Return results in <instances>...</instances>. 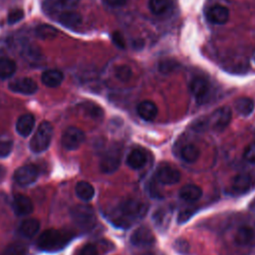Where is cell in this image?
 I'll return each mask as SVG.
<instances>
[{
    "mask_svg": "<svg viewBox=\"0 0 255 255\" xmlns=\"http://www.w3.org/2000/svg\"><path fill=\"white\" fill-rule=\"evenodd\" d=\"M70 240L71 235L69 233L56 229H48L40 235L37 245L44 251H58L66 246Z\"/></svg>",
    "mask_w": 255,
    "mask_h": 255,
    "instance_id": "obj_1",
    "label": "cell"
},
{
    "mask_svg": "<svg viewBox=\"0 0 255 255\" xmlns=\"http://www.w3.org/2000/svg\"><path fill=\"white\" fill-rule=\"evenodd\" d=\"M119 210L121 217L117 220V222L126 223L128 219L135 220L142 218L147 211V205L138 199L129 198L121 202Z\"/></svg>",
    "mask_w": 255,
    "mask_h": 255,
    "instance_id": "obj_2",
    "label": "cell"
},
{
    "mask_svg": "<svg viewBox=\"0 0 255 255\" xmlns=\"http://www.w3.org/2000/svg\"><path fill=\"white\" fill-rule=\"evenodd\" d=\"M53 131L54 129L51 123L46 121L42 122L30 141L31 150L36 153L45 151L51 143Z\"/></svg>",
    "mask_w": 255,
    "mask_h": 255,
    "instance_id": "obj_3",
    "label": "cell"
},
{
    "mask_svg": "<svg viewBox=\"0 0 255 255\" xmlns=\"http://www.w3.org/2000/svg\"><path fill=\"white\" fill-rule=\"evenodd\" d=\"M71 217L80 228L89 230L96 224V213L92 206L87 204H78L71 209Z\"/></svg>",
    "mask_w": 255,
    "mask_h": 255,
    "instance_id": "obj_4",
    "label": "cell"
},
{
    "mask_svg": "<svg viewBox=\"0 0 255 255\" xmlns=\"http://www.w3.org/2000/svg\"><path fill=\"white\" fill-rule=\"evenodd\" d=\"M85 132L76 127H69L65 129L62 135V144L68 150L79 148L85 141Z\"/></svg>",
    "mask_w": 255,
    "mask_h": 255,
    "instance_id": "obj_5",
    "label": "cell"
},
{
    "mask_svg": "<svg viewBox=\"0 0 255 255\" xmlns=\"http://www.w3.org/2000/svg\"><path fill=\"white\" fill-rule=\"evenodd\" d=\"M121 164V150L119 148L109 149L100 161V168L104 173L115 172Z\"/></svg>",
    "mask_w": 255,
    "mask_h": 255,
    "instance_id": "obj_6",
    "label": "cell"
},
{
    "mask_svg": "<svg viewBox=\"0 0 255 255\" xmlns=\"http://www.w3.org/2000/svg\"><path fill=\"white\" fill-rule=\"evenodd\" d=\"M39 172L35 165L25 164L16 169L14 173V179L19 185L26 186L34 183L38 178Z\"/></svg>",
    "mask_w": 255,
    "mask_h": 255,
    "instance_id": "obj_7",
    "label": "cell"
},
{
    "mask_svg": "<svg viewBox=\"0 0 255 255\" xmlns=\"http://www.w3.org/2000/svg\"><path fill=\"white\" fill-rule=\"evenodd\" d=\"M232 112L229 107H222L216 110L210 119L211 128L216 131H223L230 124Z\"/></svg>",
    "mask_w": 255,
    "mask_h": 255,
    "instance_id": "obj_8",
    "label": "cell"
},
{
    "mask_svg": "<svg viewBox=\"0 0 255 255\" xmlns=\"http://www.w3.org/2000/svg\"><path fill=\"white\" fill-rule=\"evenodd\" d=\"M155 177L158 182L166 185H171L177 183L180 180V172L172 166L162 165L156 170Z\"/></svg>",
    "mask_w": 255,
    "mask_h": 255,
    "instance_id": "obj_9",
    "label": "cell"
},
{
    "mask_svg": "<svg viewBox=\"0 0 255 255\" xmlns=\"http://www.w3.org/2000/svg\"><path fill=\"white\" fill-rule=\"evenodd\" d=\"M130 243L134 246H148L154 242V235L151 230L145 226L136 228L130 235Z\"/></svg>",
    "mask_w": 255,
    "mask_h": 255,
    "instance_id": "obj_10",
    "label": "cell"
},
{
    "mask_svg": "<svg viewBox=\"0 0 255 255\" xmlns=\"http://www.w3.org/2000/svg\"><path fill=\"white\" fill-rule=\"evenodd\" d=\"M9 89L14 93L23 95H32L37 92L38 86L36 82L30 78H21L9 84Z\"/></svg>",
    "mask_w": 255,
    "mask_h": 255,
    "instance_id": "obj_11",
    "label": "cell"
},
{
    "mask_svg": "<svg viewBox=\"0 0 255 255\" xmlns=\"http://www.w3.org/2000/svg\"><path fill=\"white\" fill-rule=\"evenodd\" d=\"M12 207L14 212L19 216L28 215L33 211L32 200L24 194H16L13 197Z\"/></svg>",
    "mask_w": 255,
    "mask_h": 255,
    "instance_id": "obj_12",
    "label": "cell"
},
{
    "mask_svg": "<svg viewBox=\"0 0 255 255\" xmlns=\"http://www.w3.org/2000/svg\"><path fill=\"white\" fill-rule=\"evenodd\" d=\"M206 17L209 22L217 25H222L228 21L229 10L225 6L214 5L208 9Z\"/></svg>",
    "mask_w": 255,
    "mask_h": 255,
    "instance_id": "obj_13",
    "label": "cell"
},
{
    "mask_svg": "<svg viewBox=\"0 0 255 255\" xmlns=\"http://www.w3.org/2000/svg\"><path fill=\"white\" fill-rule=\"evenodd\" d=\"M190 91L197 101H202L209 93V83L201 77L194 78L190 82Z\"/></svg>",
    "mask_w": 255,
    "mask_h": 255,
    "instance_id": "obj_14",
    "label": "cell"
},
{
    "mask_svg": "<svg viewBox=\"0 0 255 255\" xmlns=\"http://www.w3.org/2000/svg\"><path fill=\"white\" fill-rule=\"evenodd\" d=\"M137 115L146 122L153 121L157 116V107L151 101H142L136 107Z\"/></svg>",
    "mask_w": 255,
    "mask_h": 255,
    "instance_id": "obj_15",
    "label": "cell"
},
{
    "mask_svg": "<svg viewBox=\"0 0 255 255\" xmlns=\"http://www.w3.org/2000/svg\"><path fill=\"white\" fill-rule=\"evenodd\" d=\"M35 126V118L31 114H25L18 118L16 122V130L22 136H28Z\"/></svg>",
    "mask_w": 255,
    "mask_h": 255,
    "instance_id": "obj_16",
    "label": "cell"
},
{
    "mask_svg": "<svg viewBox=\"0 0 255 255\" xmlns=\"http://www.w3.org/2000/svg\"><path fill=\"white\" fill-rule=\"evenodd\" d=\"M179 196L186 202H195L202 196V189L195 184H186L179 190Z\"/></svg>",
    "mask_w": 255,
    "mask_h": 255,
    "instance_id": "obj_17",
    "label": "cell"
},
{
    "mask_svg": "<svg viewBox=\"0 0 255 255\" xmlns=\"http://www.w3.org/2000/svg\"><path fill=\"white\" fill-rule=\"evenodd\" d=\"M255 237V231L250 227L243 225L239 227L234 235V241L237 245L246 246L249 245Z\"/></svg>",
    "mask_w": 255,
    "mask_h": 255,
    "instance_id": "obj_18",
    "label": "cell"
},
{
    "mask_svg": "<svg viewBox=\"0 0 255 255\" xmlns=\"http://www.w3.org/2000/svg\"><path fill=\"white\" fill-rule=\"evenodd\" d=\"M146 162V154L140 148L132 149L128 157H127V164L132 169H140Z\"/></svg>",
    "mask_w": 255,
    "mask_h": 255,
    "instance_id": "obj_19",
    "label": "cell"
},
{
    "mask_svg": "<svg viewBox=\"0 0 255 255\" xmlns=\"http://www.w3.org/2000/svg\"><path fill=\"white\" fill-rule=\"evenodd\" d=\"M64 80V75L58 70H47L41 76L42 83L49 88H56L61 85Z\"/></svg>",
    "mask_w": 255,
    "mask_h": 255,
    "instance_id": "obj_20",
    "label": "cell"
},
{
    "mask_svg": "<svg viewBox=\"0 0 255 255\" xmlns=\"http://www.w3.org/2000/svg\"><path fill=\"white\" fill-rule=\"evenodd\" d=\"M251 176L247 173H239L232 179L231 187L237 193H244L251 187Z\"/></svg>",
    "mask_w": 255,
    "mask_h": 255,
    "instance_id": "obj_21",
    "label": "cell"
},
{
    "mask_svg": "<svg viewBox=\"0 0 255 255\" xmlns=\"http://www.w3.org/2000/svg\"><path fill=\"white\" fill-rule=\"evenodd\" d=\"M58 20L62 25L69 27V28H74L81 24L82 16L77 12L69 10V11L61 12L59 14Z\"/></svg>",
    "mask_w": 255,
    "mask_h": 255,
    "instance_id": "obj_22",
    "label": "cell"
},
{
    "mask_svg": "<svg viewBox=\"0 0 255 255\" xmlns=\"http://www.w3.org/2000/svg\"><path fill=\"white\" fill-rule=\"evenodd\" d=\"M40 229V221L35 218H28L24 220L19 228L20 233L27 238L35 236Z\"/></svg>",
    "mask_w": 255,
    "mask_h": 255,
    "instance_id": "obj_23",
    "label": "cell"
},
{
    "mask_svg": "<svg viewBox=\"0 0 255 255\" xmlns=\"http://www.w3.org/2000/svg\"><path fill=\"white\" fill-rule=\"evenodd\" d=\"M75 191L77 196L84 201H90L95 195V188L88 181H79L76 184Z\"/></svg>",
    "mask_w": 255,
    "mask_h": 255,
    "instance_id": "obj_24",
    "label": "cell"
},
{
    "mask_svg": "<svg viewBox=\"0 0 255 255\" xmlns=\"http://www.w3.org/2000/svg\"><path fill=\"white\" fill-rule=\"evenodd\" d=\"M80 0H47L45 5L47 10L55 11V10H64L69 11L70 9L77 6Z\"/></svg>",
    "mask_w": 255,
    "mask_h": 255,
    "instance_id": "obj_25",
    "label": "cell"
},
{
    "mask_svg": "<svg viewBox=\"0 0 255 255\" xmlns=\"http://www.w3.org/2000/svg\"><path fill=\"white\" fill-rule=\"evenodd\" d=\"M234 107L236 112L243 116V117H247L250 114H252L253 110H254V102L252 99L247 98V97H243V98H239L236 100V102L234 103Z\"/></svg>",
    "mask_w": 255,
    "mask_h": 255,
    "instance_id": "obj_26",
    "label": "cell"
},
{
    "mask_svg": "<svg viewBox=\"0 0 255 255\" xmlns=\"http://www.w3.org/2000/svg\"><path fill=\"white\" fill-rule=\"evenodd\" d=\"M199 154H200L199 148L192 143H188L184 145L180 150L181 158L188 163L195 162L199 157Z\"/></svg>",
    "mask_w": 255,
    "mask_h": 255,
    "instance_id": "obj_27",
    "label": "cell"
},
{
    "mask_svg": "<svg viewBox=\"0 0 255 255\" xmlns=\"http://www.w3.org/2000/svg\"><path fill=\"white\" fill-rule=\"evenodd\" d=\"M16 72V64L13 60L2 57L0 58V79H7Z\"/></svg>",
    "mask_w": 255,
    "mask_h": 255,
    "instance_id": "obj_28",
    "label": "cell"
},
{
    "mask_svg": "<svg viewBox=\"0 0 255 255\" xmlns=\"http://www.w3.org/2000/svg\"><path fill=\"white\" fill-rule=\"evenodd\" d=\"M36 36L42 40H53L58 35V30L48 24H41L35 30Z\"/></svg>",
    "mask_w": 255,
    "mask_h": 255,
    "instance_id": "obj_29",
    "label": "cell"
},
{
    "mask_svg": "<svg viewBox=\"0 0 255 255\" xmlns=\"http://www.w3.org/2000/svg\"><path fill=\"white\" fill-rule=\"evenodd\" d=\"M170 0H149L148 8L154 15H162L170 8Z\"/></svg>",
    "mask_w": 255,
    "mask_h": 255,
    "instance_id": "obj_30",
    "label": "cell"
},
{
    "mask_svg": "<svg viewBox=\"0 0 255 255\" xmlns=\"http://www.w3.org/2000/svg\"><path fill=\"white\" fill-rule=\"evenodd\" d=\"M28 248L25 244L20 242H14L5 247L4 250L0 252V255H27Z\"/></svg>",
    "mask_w": 255,
    "mask_h": 255,
    "instance_id": "obj_31",
    "label": "cell"
},
{
    "mask_svg": "<svg viewBox=\"0 0 255 255\" xmlns=\"http://www.w3.org/2000/svg\"><path fill=\"white\" fill-rule=\"evenodd\" d=\"M115 75L121 82H128L130 80L132 72L128 66L121 65L115 69Z\"/></svg>",
    "mask_w": 255,
    "mask_h": 255,
    "instance_id": "obj_32",
    "label": "cell"
},
{
    "mask_svg": "<svg viewBox=\"0 0 255 255\" xmlns=\"http://www.w3.org/2000/svg\"><path fill=\"white\" fill-rule=\"evenodd\" d=\"M244 159L249 163H255V142L248 144L243 151Z\"/></svg>",
    "mask_w": 255,
    "mask_h": 255,
    "instance_id": "obj_33",
    "label": "cell"
},
{
    "mask_svg": "<svg viewBox=\"0 0 255 255\" xmlns=\"http://www.w3.org/2000/svg\"><path fill=\"white\" fill-rule=\"evenodd\" d=\"M24 17V12L22 9H13L10 11V13L8 14V17H7V22L8 24H15L17 22H19L22 18Z\"/></svg>",
    "mask_w": 255,
    "mask_h": 255,
    "instance_id": "obj_34",
    "label": "cell"
},
{
    "mask_svg": "<svg viewBox=\"0 0 255 255\" xmlns=\"http://www.w3.org/2000/svg\"><path fill=\"white\" fill-rule=\"evenodd\" d=\"M176 66H177V64L174 61H172V60H164V61H161L159 63L158 69H159V71L161 73L168 74L171 71H173L176 68Z\"/></svg>",
    "mask_w": 255,
    "mask_h": 255,
    "instance_id": "obj_35",
    "label": "cell"
},
{
    "mask_svg": "<svg viewBox=\"0 0 255 255\" xmlns=\"http://www.w3.org/2000/svg\"><path fill=\"white\" fill-rule=\"evenodd\" d=\"M13 147V141L10 139L0 140V157H5L10 154Z\"/></svg>",
    "mask_w": 255,
    "mask_h": 255,
    "instance_id": "obj_36",
    "label": "cell"
},
{
    "mask_svg": "<svg viewBox=\"0 0 255 255\" xmlns=\"http://www.w3.org/2000/svg\"><path fill=\"white\" fill-rule=\"evenodd\" d=\"M194 211H195V209L193 207H187V208H184L183 210H181L179 212L178 218H177L178 223H184L186 220H188L192 216Z\"/></svg>",
    "mask_w": 255,
    "mask_h": 255,
    "instance_id": "obj_37",
    "label": "cell"
},
{
    "mask_svg": "<svg viewBox=\"0 0 255 255\" xmlns=\"http://www.w3.org/2000/svg\"><path fill=\"white\" fill-rule=\"evenodd\" d=\"M79 255H98V249L94 244H87L81 249Z\"/></svg>",
    "mask_w": 255,
    "mask_h": 255,
    "instance_id": "obj_38",
    "label": "cell"
},
{
    "mask_svg": "<svg viewBox=\"0 0 255 255\" xmlns=\"http://www.w3.org/2000/svg\"><path fill=\"white\" fill-rule=\"evenodd\" d=\"M112 39H113V42L115 43V45H117L119 48L124 49L126 47V43H125L124 37L122 36L121 33L114 32L113 35H112Z\"/></svg>",
    "mask_w": 255,
    "mask_h": 255,
    "instance_id": "obj_39",
    "label": "cell"
},
{
    "mask_svg": "<svg viewBox=\"0 0 255 255\" xmlns=\"http://www.w3.org/2000/svg\"><path fill=\"white\" fill-rule=\"evenodd\" d=\"M107 3L113 7H121L124 6L127 2V0H106Z\"/></svg>",
    "mask_w": 255,
    "mask_h": 255,
    "instance_id": "obj_40",
    "label": "cell"
},
{
    "mask_svg": "<svg viewBox=\"0 0 255 255\" xmlns=\"http://www.w3.org/2000/svg\"><path fill=\"white\" fill-rule=\"evenodd\" d=\"M4 173H5V169H4V167L2 165H0V178L3 177Z\"/></svg>",
    "mask_w": 255,
    "mask_h": 255,
    "instance_id": "obj_41",
    "label": "cell"
},
{
    "mask_svg": "<svg viewBox=\"0 0 255 255\" xmlns=\"http://www.w3.org/2000/svg\"><path fill=\"white\" fill-rule=\"evenodd\" d=\"M252 59H253V61H254V63H255V50H254V52H253V55H252Z\"/></svg>",
    "mask_w": 255,
    "mask_h": 255,
    "instance_id": "obj_42",
    "label": "cell"
},
{
    "mask_svg": "<svg viewBox=\"0 0 255 255\" xmlns=\"http://www.w3.org/2000/svg\"><path fill=\"white\" fill-rule=\"evenodd\" d=\"M142 255H155V254H153V253H150V252H148V253H144V254H142Z\"/></svg>",
    "mask_w": 255,
    "mask_h": 255,
    "instance_id": "obj_43",
    "label": "cell"
}]
</instances>
